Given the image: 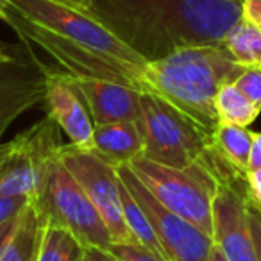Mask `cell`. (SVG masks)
Returning a JSON list of instances; mask_svg holds the SVG:
<instances>
[{
    "mask_svg": "<svg viewBox=\"0 0 261 261\" xmlns=\"http://www.w3.org/2000/svg\"><path fill=\"white\" fill-rule=\"evenodd\" d=\"M88 11L145 65L222 45L243 18L242 0H91Z\"/></svg>",
    "mask_w": 261,
    "mask_h": 261,
    "instance_id": "obj_1",
    "label": "cell"
},
{
    "mask_svg": "<svg viewBox=\"0 0 261 261\" xmlns=\"http://www.w3.org/2000/svg\"><path fill=\"white\" fill-rule=\"evenodd\" d=\"M243 70L245 66L238 65L224 45L181 48L143 66V91L167 100L213 136L220 125L215 98Z\"/></svg>",
    "mask_w": 261,
    "mask_h": 261,
    "instance_id": "obj_2",
    "label": "cell"
},
{
    "mask_svg": "<svg viewBox=\"0 0 261 261\" xmlns=\"http://www.w3.org/2000/svg\"><path fill=\"white\" fill-rule=\"evenodd\" d=\"M127 167L158 202L213 238V202L220 177L210 152L185 168L154 163L143 156Z\"/></svg>",
    "mask_w": 261,
    "mask_h": 261,
    "instance_id": "obj_3",
    "label": "cell"
},
{
    "mask_svg": "<svg viewBox=\"0 0 261 261\" xmlns=\"http://www.w3.org/2000/svg\"><path fill=\"white\" fill-rule=\"evenodd\" d=\"M0 18L4 20L18 38L29 47H36L48 56L56 63V68H41L40 72L52 70V72L65 73L72 79H100L120 83L125 86H133L143 91L142 72L143 66L127 65V63L116 61L108 56L97 54L90 48L68 41L36 23L27 22L25 18L13 11L9 6L0 8Z\"/></svg>",
    "mask_w": 261,
    "mask_h": 261,
    "instance_id": "obj_4",
    "label": "cell"
},
{
    "mask_svg": "<svg viewBox=\"0 0 261 261\" xmlns=\"http://www.w3.org/2000/svg\"><path fill=\"white\" fill-rule=\"evenodd\" d=\"M138 127L143 138V158L154 163L185 168L204 160L211 149L213 136L149 91L140 95Z\"/></svg>",
    "mask_w": 261,
    "mask_h": 261,
    "instance_id": "obj_5",
    "label": "cell"
},
{
    "mask_svg": "<svg viewBox=\"0 0 261 261\" xmlns=\"http://www.w3.org/2000/svg\"><path fill=\"white\" fill-rule=\"evenodd\" d=\"M34 202L48 222L68 229L88 249L108 250L113 245L108 225L81 185L59 158V150L47 165L40 197Z\"/></svg>",
    "mask_w": 261,
    "mask_h": 261,
    "instance_id": "obj_6",
    "label": "cell"
},
{
    "mask_svg": "<svg viewBox=\"0 0 261 261\" xmlns=\"http://www.w3.org/2000/svg\"><path fill=\"white\" fill-rule=\"evenodd\" d=\"M59 127L48 116L0 143V199L36 200L47 165L58 154Z\"/></svg>",
    "mask_w": 261,
    "mask_h": 261,
    "instance_id": "obj_7",
    "label": "cell"
},
{
    "mask_svg": "<svg viewBox=\"0 0 261 261\" xmlns=\"http://www.w3.org/2000/svg\"><path fill=\"white\" fill-rule=\"evenodd\" d=\"M27 22L36 23L58 36L90 48L97 54L135 66L145 63L113 36L88 9L70 6L61 0H2Z\"/></svg>",
    "mask_w": 261,
    "mask_h": 261,
    "instance_id": "obj_8",
    "label": "cell"
},
{
    "mask_svg": "<svg viewBox=\"0 0 261 261\" xmlns=\"http://www.w3.org/2000/svg\"><path fill=\"white\" fill-rule=\"evenodd\" d=\"M120 181L127 186L133 197L149 217L156 238L167 261H210L215 250V240L202 232L188 220L160 204L149 190L140 182L127 165L118 167Z\"/></svg>",
    "mask_w": 261,
    "mask_h": 261,
    "instance_id": "obj_9",
    "label": "cell"
},
{
    "mask_svg": "<svg viewBox=\"0 0 261 261\" xmlns=\"http://www.w3.org/2000/svg\"><path fill=\"white\" fill-rule=\"evenodd\" d=\"M59 158L108 225L113 243H136L123 222L118 168L90 150L75 149L70 143L59 147Z\"/></svg>",
    "mask_w": 261,
    "mask_h": 261,
    "instance_id": "obj_10",
    "label": "cell"
},
{
    "mask_svg": "<svg viewBox=\"0 0 261 261\" xmlns=\"http://www.w3.org/2000/svg\"><path fill=\"white\" fill-rule=\"evenodd\" d=\"M247 181L222 174L213 202V240L227 261H257L247 211Z\"/></svg>",
    "mask_w": 261,
    "mask_h": 261,
    "instance_id": "obj_11",
    "label": "cell"
},
{
    "mask_svg": "<svg viewBox=\"0 0 261 261\" xmlns=\"http://www.w3.org/2000/svg\"><path fill=\"white\" fill-rule=\"evenodd\" d=\"M45 100L47 116L63 130L75 149L91 150L95 123L75 81L65 73L45 70Z\"/></svg>",
    "mask_w": 261,
    "mask_h": 261,
    "instance_id": "obj_12",
    "label": "cell"
},
{
    "mask_svg": "<svg viewBox=\"0 0 261 261\" xmlns=\"http://www.w3.org/2000/svg\"><path fill=\"white\" fill-rule=\"evenodd\" d=\"M75 84L86 102L95 125L138 122L140 95H142L140 90L100 79H79L75 81Z\"/></svg>",
    "mask_w": 261,
    "mask_h": 261,
    "instance_id": "obj_13",
    "label": "cell"
},
{
    "mask_svg": "<svg viewBox=\"0 0 261 261\" xmlns=\"http://www.w3.org/2000/svg\"><path fill=\"white\" fill-rule=\"evenodd\" d=\"M90 152L116 168L130 165L143 156V138L138 122L95 125L93 145Z\"/></svg>",
    "mask_w": 261,
    "mask_h": 261,
    "instance_id": "obj_14",
    "label": "cell"
},
{
    "mask_svg": "<svg viewBox=\"0 0 261 261\" xmlns=\"http://www.w3.org/2000/svg\"><path fill=\"white\" fill-rule=\"evenodd\" d=\"M43 100V75L33 77L18 72L0 73V138L18 116Z\"/></svg>",
    "mask_w": 261,
    "mask_h": 261,
    "instance_id": "obj_15",
    "label": "cell"
},
{
    "mask_svg": "<svg viewBox=\"0 0 261 261\" xmlns=\"http://www.w3.org/2000/svg\"><path fill=\"white\" fill-rule=\"evenodd\" d=\"M43 227L45 215L34 200H29L20 211L13 232L0 249V261H36Z\"/></svg>",
    "mask_w": 261,
    "mask_h": 261,
    "instance_id": "obj_16",
    "label": "cell"
},
{
    "mask_svg": "<svg viewBox=\"0 0 261 261\" xmlns=\"http://www.w3.org/2000/svg\"><path fill=\"white\" fill-rule=\"evenodd\" d=\"M254 130L240 125H225L220 123L211 140L213 152L224 161L225 167L234 174L247 177L249 172L250 150H252Z\"/></svg>",
    "mask_w": 261,
    "mask_h": 261,
    "instance_id": "obj_17",
    "label": "cell"
},
{
    "mask_svg": "<svg viewBox=\"0 0 261 261\" xmlns=\"http://www.w3.org/2000/svg\"><path fill=\"white\" fill-rule=\"evenodd\" d=\"M88 247L75 234L45 218L36 261H83Z\"/></svg>",
    "mask_w": 261,
    "mask_h": 261,
    "instance_id": "obj_18",
    "label": "cell"
},
{
    "mask_svg": "<svg viewBox=\"0 0 261 261\" xmlns=\"http://www.w3.org/2000/svg\"><path fill=\"white\" fill-rule=\"evenodd\" d=\"M225 50L242 66H261V27L240 20L222 41Z\"/></svg>",
    "mask_w": 261,
    "mask_h": 261,
    "instance_id": "obj_19",
    "label": "cell"
},
{
    "mask_svg": "<svg viewBox=\"0 0 261 261\" xmlns=\"http://www.w3.org/2000/svg\"><path fill=\"white\" fill-rule=\"evenodd\" d=\"M120 177V175H118ZM120 195H122V211H123V222L125 227L129 229L130 236L138 245L147 247L149 250L156 252L158 256L165 257L163 249H161L160 242L156 238L152 225H150L149 217L145 215V211L142 210V206L138 204V200L133 197V193L127 190V186L120 181ZM167 259V257H165Z\"/></svg>",
    "mask_w": 261,
    "mask_h": 261,
    "instance_id": "obj_20",
    "label": "cell"
},
{
    "mask_svg": "<svg viewBox=\"0 0 261 261\" xmlns=\"http://www.w3.org/2000/svg\"><path fill=\"white\" fill-rule=\"evenodd\" d=\"M218 122L225 125L249 127L259 115V109L240 91L234 83L225 84L215 98Z\"/></svg>",
    "mask_w": 261,
    "mask_h": 261,
    "instance_id": "obj_21",
    "label": "cell"
},
{
    "mask_svg": "<svg viewBox=\"0 0 261 261\" xmlns=\"http://www.w3.org/2000/svg\"><path fill=\"white\" fill-rule=\"evenodd\" d=\"M234 84L261 111V66H247Z\"/></svg>",
    "mask_w": 261,
    "mask_h": 261,
    "instance_id": "obj_22",
    "label": "cell"
},
{
    "mask_svg": "<svg viewBox=\"0 0 261 261\" xmlns=\"http://www.w3.org/2000/svg\"><path fill=\"white\" fill-rule=\"evenodd\" d=\"M108 250L118 261H167L138 243H113Z\"/></svg>",
    "mask_w": 261,
    "mask_h": 261,
    "instance_id": "obj_23",
    "label": "cell"
},
{
    "mask_svg": "<svg viewBox=\"0 0 261 261\" xmlns=\"http://www.w3.org/2000/svg\"><path fill=\"white\" fill-rule=\"evenodd\" d=\"M247 211H249V225L254 242V250H256L257 261H261V206L249 197L247 199Z\"/></svg>",
    "mask_w": 261,
    "mask_h": 261,
    "instance_id": "obj_24",
    "label": "cell"
},
{
    "mask_svg": "<svg viewBox=\"0 0 261 261\" xmlns=\"http://www.w3.org/2000/svg\"><path fill=\"white\" fill-rule=\"evenodd\" d=\"M27 202L29 199H0V225L18 217Z\"/></svg>",
    "mask_w": 261,
    "mask_h": 261,
    "instance_id": "obj_25",
    "label": "cell"
},
{
    "mask_svg": "<svg viewBox=\"0 0 261 261\" xmlns=\"http://www.w3.org/2000/svg\"><path fill=\"white\" fill-rule=\"evenodd\" d=\"M243 20L261 27V0H242Z\"/></svg>",
    "mask_w": 261,
    "mask_h": 261,
    "instance_id": "obj_26",
    "label": "cell"
},
{
    "mask_svg": "<svg viewBox=\"0 0 261 261\" xmlns=\"http://www.w3.org/2000/svg\"><path fill=\"white\" fill-rule=\"evenodd\" d=\"M245 181H247V192H249V197L252 200H256V202L261 206V170L249 172Z\"/></svg>",
    "mask_w": 261,
    "mask_h": 261,
    "instance_id": "obj_27",
    "label": "cell"
},
{
    "mask_svg": "<svg viewBox=\"0 0 261 261\" xmlns=\"http://www.w3.org/2000/svg\"><path fill=\"white\" fill-rule=\"evenodd\" d=\"M256 170H261V133H254L252 150H250V160H249V172H256Z\"/></svg>",
    "mask_w": 261,
    "mask_h": 261,
    "instance_id": "obj_28",
    "label": "cell"
},
{
    "mask_svg": "<svg viewBox=\"0 0 261 261\" xmlns=\"http://www.w3.org/2000/svg\"><path fill=\"white\" fill-rule=\"evenodd\" d=\"M83 261H118L109 250L104 249H88Z\"/></svg>",
    "mask_w": 261,
    "mask_h": 261,
    "instance_id": "obj_29",
    "label": "cell"
},
{
    "mask_svg": "<svg viewBox=\"0 0 261 261\" xmlns=\"http://www.w3.org/2000/svg\"><path fill=\"white\" fill-rule=\"evenodd\" d=\"M15 61H16V58L13 56L11 47H8L6 43H2V41H0V66L13 65Z\"/></svg>",
    "mask_w": 261,
    "mask_h": 261,
    "instance_id": "obj_30",
    "label": "cell"
},
{
    "mask_svg": "<svg viewBox=\"0 0 261 261\" xmlns=\"http://www.w3.org/2000/svg\"><path fill=\"white\" fill-rule=\"evenodd\" d=\"M18 218V217H16ZM16 218H13V220L6 222L4 225H0V249H2V245L6 243V240L9 238V234L13 232V229H15L16 225Z\"/></svg>",
    "mask_w": 261,
    "mask_h": 261,
    "instance_id": "obj_31",
    "label": "cell"
},
{
    "mask_svg": "<svg viewBox=\"0 0 261 261\" xmlns=\"http://www.w3.org/2000/svg\"><path fill=\"white\" fill-rule=\"evenodd\" d=\"M61 2H66V4L75 6V8H81V9H88L91 4V0H61Z\"/></svg>",
    "mask_w": 261,
    "mask_h": 261,
    "instance_id": "obj_32",
    "label": "cell"
},
{
    "mask_svg": "<svg viewBox=\"0 0 261 261\" xmlns=\"http://www.w3.org/2000/svg\"><path fill=\"white\" fill-rule=\"evenodd\" d=\"M210 261H227V259H225L224 254L220 252V249L215 245V250H213V254H211V259Z\"/></svg>",
    "mask_w": 261,
    "mask_h": 261,
    "instance_id": "obj_33",
    "label": "cell"
},
{
    "mask_svg": "<svg viewBox=\"0 0 261 261\" xmlns=\"http://www.w3.org/2000/svg\"><path fill=\"white\" fill-rule=\"evenodd\" d=\"M0 73H2V72H0Z\"/></svg>",
    "mask_w": 261,
    "mask_h": 261,
    "instance_id": "obj_34",
    "label": "cell"
}]
</instances>
